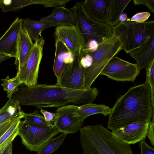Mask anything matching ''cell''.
Listing matches in <instances>:
<instances>
[{
	"label": "cell",
	"instance_id": "5b68a950",
	"mask_svg": "<svg viewBox=\"0 0 154 154\" xmlns=\"http://www.w3.org/2000/svg\"><path fill=\"white\" fill-rule=\"evenodd\" d=\"M122 49L121 44L113 35L106 41L99 44L96 51L87 53L92 56L93 62L91 66L84 69V84L86 89L91 88L110 60Z\"/></svg>",
	"mask_w": 154,
	"mask_h": 154
},
{
	"label": "cell",
	"instance_id": "d590c367",
	"mask_svg": "<svg viewBox=\"0 0 154 154\" xmlns=\"http://www.w3.org/2000/svg\"><path fill=\"white\" fill-rule=\"evenodd\" d=\"M133 2L135 5H142L146 6L154 13V0H134Z\"/></svg>",
	"mask_w": 154,
	"mask_h": 154
},
{
	"label": "cell",
	"instance_id": "74e56055",
	"mask_svg": "<svg viewBox=\"0 0 154 154\" xmlns=\"http://www.w3.org/2000/svg\"><path fill=\"white\" fill-rule=\"evenodd\" d=\"M13 142H11L0 149V154H13Z\"/></svg>",
	"mask_w": 154,
	"mask_h": 154
},
{
	"label": "cell",
	"instance_id": "f546056e",
	"mask_svg": "<svg viewBox=\"0 0 154 154\" xmlns=\"http://www.w3.org/2000/svg\"><path fill=\"white\" fill-rule=\"evenodd\" d=\"M70 0H37V4L42 5L45 8L55 7L65 5Z\"/></svg>",
	"mask_w": 154,
	"mask_h": 154
},
{
	"label": "cell",
	"instance_id": "603a6c76",
	"mask_svg": "<svg viewBox=\"0 0 154 154\" xmlns=\"http://www.w3.org/2000/svg\"><path fill=\"white\" fill-rule=\"evenodd\" d=\"M111 110V108L105 105L91 103L79 106L77 112L79 116L85 119L90 116L97 114H101L106 116L110 114Z\"/></svg>",
	"mask_w": 154,
	"mask_h": 154
},
{
	"label": "cell",
	"instance_id": "ac0fdd59",
	"mask_svg": "<svg viewBox=\"0 0 154 154\" xmlns=\"http://www.w3.org/2000/svg\"><path fill=\"white\" fill-rule=\"evenodd\" d=\"M112 0H86L84 8L88 15L94 20L106 23Z\"/></svg>",
	"mask_w": 154,
	"mask_h": 154
},
{
	"label": "cell",
	"instance_id": "3957f363",
	"mask_svg": "<svg viewBox=\"0 0 154 154\" xmlns=\"http://www.w3.org/2000/svg\"><path fill=\"white\" fill-rule=\"evenodd\" d=\"M80 130L83 154H134L130 144L114 137L102 125H87Z\"/></svg>",
	"mask_w": 154,
	"mask_h": 154
},
{
	"label": "cell",
	"instance_id": "8d00e7d4",
	"mask_svg": "<svg viewBox=\"0 0 154 154\" xmlns=\"http://www.w3.org/2000/svg\"><path fill=\"white\" fill-rule=\"evenodd\" d=\"M19 118L22 119L23 118L22 117H19L10 120L0 125V138L14 122Z\"/></svg>",
	"mask_w": 154,
	"mask_h": 154
},
{
	"label": "cell",
	"instance_id": "8992f818",
	"mask_svg": "<svg viewBox=\"0 0 154 154\" xmlns=\"http://www.w3.org/2000/svg\"><path fill=\"white\" fill-rule=\"evenodd\" d=\"M71 9L75 16L76 25L84 38L85 45L92 40L99 44L113 35L110 26L105 23L97 21L88 15L84 9L83 2H77Z\"/></svg>",
	"mask_w": 154,
	"mask_h": 154
},
{
	"label": "cell",
	"instance_id": "30bf717a",
	"mask_svg": "<svg viewBox=\"0 0 154 154\" xmlns=\"http://www.w3.org/2000/svg\"><path fill=\"white\" fill-rule=\"evenodd\" d=\"M54 35L55 39L63 44L74 57L80 55L85 42L77 25L57 27Z\"/></svg>",
	"mask_w": 154,
	"mask_h": 154
},
{
	"label": "cell",
	"instance_id": "4dcf8cb0",
	"mask_svg": "<svg viewBox=\"0 0 154 154\" xmlns=\"http://www.w3.org/2000/svg\"><path fill=\"white\" fill-rule=\"evenodd\" d=\"M40 112L43 115L46 121L52 127H55L56 120L58 116L57 114L45 111L41 109Z\"/></svg>",
	"mask_w": 154,
	"mask_h": 154
},
{
	"label": "cell",
	"instance_id": "9a60e30c",
	"mask_svg": "<svg viewBox=\"0 0 154 154\" xmlns=\"http://www.w3.org/2000/svg\"><path fill=\"white\" fill-rule=\"evenodd\" d=\"M34 44L26 31L22 29L18 36L17 56L15 62V64H18L17 75L21 80Z\"/></svg>",
	"mask_w": 154,
	"mask_h": 154
},
{
	"label": "cell",
	"instance_id": "836d02e7",
	"mask_svg": "<svg viewBox=\"0 0 154 154\" xmlns=\"http://www.w3.org/2000/svg\"><path fill=\"white\" fill-rule=\"evenodd\" d=\"M139 148L140 149L141 154H154V149L148 145L145 139L140 142Z\"/></svg>",
	"mask_w": 154,
	"mask_h": 154
},
{
	"label": "cell",
	"instance_id": "4316f807",
	"mask_svg": "<svg viewBox=\"0 0 154 154\" xmlns=\"http://www.w3.org/2000/svg\"><path fill=\"white\" fill-rule=\"evenodd\" d=\"M67 134L62 133L57 137L52 139L38 152L37 154H51L59 147Z\"/></svg>",
	"mask_w": 154,
	"mask_h": 154
},
{
	"label": "cell",
	"instance_id": "8fae6325",
	"mask_svg": "<svg viewBox=\"0 0 154 154\" xmlns=\"http://www.w3.org/2000/svg\"><path fill=\"white\" fill-rule=\"evenodd\" d=\"M45 42L44 38L41 36L34 43L21 79L22 83L26 86L29 87L37 84L39 67L43 56Z\"/></svg>",
	"mask_w": 154,
	"mask_h": 154
},
{
	"label": "cell",
	"instance_id": "9c48e42d",
	"mask_svg": "<svg viewBox=\"0 0 154 154\" xmlns=\"http://www.w3.org/2000/svg\"><path fill=\"white\" fill-rule=\"evenodd\" d=\"M78 106L68 104L58 107L56 110L55 113L58 116L55 126L60 132L75 134L81 128L84 119L78 115Z\"/></svg>",
	"mask_w": 154,
	"mask_h": 154
},
{
	"label": "cell",
	"instance_id": "52a82bcc",
	"mask_svg": "<svg viewBox=\"0 0 154 154\" xmlns=\"http://www.w3.org/2000/svg\"><path fill=\"white\" fill-rule=\"evenodd\" d=\"M60 132L55 127L37 125L25 120L20 121L18 135L29 150L38 152L48 142Z\"/></svg>",
	"mask_w": 154,
	"mask_h": 154
},
{
	"label": "cell",
	"instance_id": "e0dca14e",
	"mask_svg": "<svg viewBox=\"0 0 154 154\" xmlns=\"http://www.w3.org/2000/svg\"><path fill=\"white\" fill-rule=\"evenodd\" d=\"M128 54L136 60L140 71L145 69L154 59V34L139 47Z\"/></svg>",
	"mask_w": 154,
	"mask_h": 154
},
{
	"label": "cell",
	"instance_id": "e575fe53",
	"mask_svg": "<svg viewBox=\"0 0 154 154\" xmlns=\"http://www.w3.org/2000/svg\"><path fill=\"white\" fill-rule=\"evenodd\" d=\"M152 120L149 122L147 136L150 140L151 144L154 146V114L152 118Z\"/></svg>",
	"mask_w": 154,
	"mask_h": 154
},
{
	"label": "cell",
	"instance_id": "f35d334b",
	"mask_svg": "<svg viewBox=\"0 0 154 154\" xmlns=\"http://www.w3.org/2000/svg\"><path fill=\"white\" fill-rule=\"evenodd\" d=\"M128 19L127 14L122 13L120 16V22H124L126 21Z\"/></svg>",
	"mask_w": 154,
	"mask_h": 154
},
{
	"label": "cell",
	"instance_id": "cb8c5ba5",
	"mask_svg": "<svg viewBox=\"0 0 154 154\" xmlns=\"http://www.w3.org/2000/svg\"><path fill=\"white\" fill-rule=\"evenodd\" d=\"M1 80L2 82L1 86L3 87L4 91L6 92L9 99L12 98L19 86L23 84L20 78L17 75L12 78L7 76L5 79H2Z\"/></svg>",
	"mask_w": 154,
	"mask_h": 154
},
{
	"label": "cell",
	"instance_id": "ab89813d",
	"mask_svg": "<svg viewBox=\"0 0 154 154\" xmlns=\"http://www.w3.org/2000/svg\"><path fill=\"white\" fill-rule=\"evenodd\" d=\"M9 57L0 54V63L3 61H4Z\"/></svg>",
	"mask_w": 154,
	"mask_h": 154
},
{
	"label": "cell",
	"instance_id": "d6986e66",
	"mask_svg": "<svg viewBox=\"0 0 154 154\" xmlns=\"http://www.w3.org/2000/svg\"><path fill=\"white\" fill-rule=\"evenodd\" d=\"M55 47L53 69L58 79L66 66L72 63L75 57L65 45L59 40L55 39Z\"/></svg>",
	"mask_w": 154,
	"mask_h": 154
},
{
	"label": "cell",
	"instance_id": "1f68e13d",
	"mask_svg": "<svg viewBox=\"0 0 154 154\" xmlns=\"http://www.w3.org/2000/svg\"><path fill=\"white\" fill-rule=\"evenodd\" d=\"M150 15V13L148 12H139L134 14L131 18H128L126 21L143 23L149 18Z\"/></svg>",
	"mask_w": 154,
	"mask_h": 154
},
{
	"label": "cell",
	"instance_id": "60d3db41",
	"mask_svg": "<svg viewBox=\"0 0 154 154\" xmlns=\"http://www.w3.org/2000/svg\"><path fill=\"white\" fill-rule=\"evenodd\" d=\"M2 0H0V9L2 8Z\"/></svg>",
	"mask_w": 154,
	"mask_h": 154
},
{
	"label": "cell",
	"instance_id": "d6a6232c",
	"mask_svg": "<svg viewBox=\"0 0 154 154\" xmlns=\"http://www.w3.org/2000/svg\"><path fill=\"white\" fill-rule=\"evenodd\" d=\"M80 57V63L85 69L91 66L93 62V58L90 54L81 52Z\"/></svg>",
	"mask_w": 154,
	"mask_h": 154
},
{
	"label": "cell",
	"instance_id": "d4e9b609",
	"mask_svg": "<svg viewBox=\"0 0 154 154\" xmlns=\"http://www.w3.org/2000/svg\"><path fill=\"white\" fill-rule=\"evenodd\" d=\"M2 11L3 12L17 10L34 4V0H2Z\"/></svg>",
	"mask_w": 154,
	"mask_h": 154
},
{
	"label": "cell",
	"instance_id": "6da1fadb",
	"mask_svg": "<svg viewBox=\"0 0 154 154\" xmlns=\"http://www.w3.org/2000/svg\"><path fill=\"white\" fill-rule=\"evenodd\" d=\"M95 88L78 90L54 85L37 84L19 87L12 96L20 105L35 106L41 109L47 107H59L68 104L92 103L99 94Z\"/></svg>",
	"mask_w": 154,
	"mask_h": 154
},
{
	"label": "cell",
	"instance_id": "4fadbf2b",
	"mask_svg": "<svg viewBox=\"0 0 154 154\" xmlns=\"http://www.w3.org/2000/svg\"><path fill=\"white\" fill-rule=\"evenodd\" d=\"M23 19L16 18L0 38V54L16 58L18 38L22 29Z\"/></svg>",
	"mask_w": 154,
	"mask_h": 154
},
{
	"label": "cell",
	"instance_id": "f1b7e54d",
	"mask_svg": "<svg viewBox=\"0 0 154 154\" xmlns=\"http://www.w3.org/2000/svg\"><path fill=\"white\" fill-rule=\"evenodd\" d=\"M146 71V79L145 83L150 87L151 91V101L154 108V59L145 68Z\"/></svg>",
	"mask_w": 154,
	"mask_h": 154
},
{
	"label": "cell",
	"instance_id": "83f0119b",
	"mask_svg": "<svg viewBox=\"0 0 154 154\" xmlns=\"http://www.w3.org/2000/svg\"><path fill=\"white\" fill-rule=\"evenodd\" d=\"M23 118L27 122L37 125L52 127L46 121L44 116L40 114L37 110L32 113H25Z\"/></svg>",
	"mask_w": 154,
	"mask_h": 154
},
{
	"label": "cell",
	"instance_id": "2e32d148",
	"mask_svg": "<svg viewBox=\"0 0 154 154\" xmlns=\"http://www.w3.org/2000/svg\"><path fill=\"white\" fill-rule=\"evenodd\" d=\"M40 20L48 24L50 27L76 25L75 16L71 8H67L63 6L54 7L51 14L42 18Z\"/></svg>",
	"mask_w": 154,
	"mask_h": 154
},
{
	"label": "cell",
	"instance_id": "5bb4252c",
	"mask_svg": "<svg viewBox=\"0 0 154 154\" xmlns=\"http://www.w3.org/2000/svg\"><path fill=\"white\" fill-rule=\"evenodd\" d=\"M149 122L131 124L112 131L111 133L122 141L129 144H134L145 139Z\"/></svg>",
	"mask_w": 154,
	"mask_h": 154
},
{
	"label": "cell",
	"instance_id": "7402d4cb",
	"mask_svg": "<svg viewBox=\"0 0 154 154\" xmlns=\"http://www.w3.org/2000/svg\"><path fill=\"white\" fill-rule=\"evenodd\" d=\"M48 24L40 20L36 21L28 18L23 19L22 29L25 30L32 40L36 41L42 32L50 27Z\"/></svg>",
	"mask_w": 154,
	"mask_h": 154
},
{
	"label": "cell",
	"instance_id": "7c38bea8",
	"mask_svg": "<svg viewBox=\"0 0 154 154\" xmlns=\"http://www.w3.org/2000/svg\"><path fill=\"white\" fill-rule=\"evenodd\" d=\"M80 56L75 57L73 61L67 65L57 79L56 84L68 88L86 89L84 84V68L80 63Z\"/></svg>",
	"mask_w": 154,
	"mask_h": 154
},
{
	"label": "cell",
	"instance_id": "7a4b0ae2",
	"mask_svg": "<svg viewBox=\"0 0 154 154\" xmlns=\"http://www.w3.org/2000/svg\"><path fill=\"white\" fill-rule=\"evenodd\" d=\"M149 86L145 82L131 87L111 108L107 129L113 131L133 123L149 122L154 114Z\"/></svg>",
	"mask_w": 154,
	"mask_h": 154
},
{
	"label": "cell",
	"instance_id": "44dd1931",
	"mask_svg": "<svg viewBox=\"0 0 154 154\" xmlns=\"http://www.w3.org/2000/svg\"><path fill=\"white\" fill-rule=\"evenodd\" d=\"M131 0H112L106 23L111 27L117 25L124 10Z\"/></svg>",
	"mask_w": 154,
	"mask_h": 154
},
{
	"label": "cell",
	"instance_id": "484cf974",
	"mask_svg": "<svg viewBox=\"0 0 154 154\" xmlns=\"http://www.w3.org/2000/svg\"><path fill=\"white\" fill-rule=\"evenodd\" d=\"M21 118L15 121L0 138V149L11 142L18 135L19 124Z\"/></svg>",
	"mask_w": 154,
	"mask_h": 154
},
{
	"label": "cell",
	"instance_id": "ffe728a7",
	"mask_svg": "<svg viewBox=\"0 0 154 154\" xmlns=\"http://www.w3.org/2000/svg\"><path fill=\"white\" fill-rule=\"evenodd\" d=\"M20 105L13 99H9L0 109V125L10 120L19 117L23 118L25 113Z\"/></svg>",
	"mask_w": 154,
	"mask_h": 154
},
{
	"label": "cell",
	"instance_id": "ba28073f",
	"mask_svg": "<svg viewBox=\"0 0 154 154\" xmlns=\"http://www.w3.org/2000/svg\"><path fill=\"white\" fill-rule=\"evenodd\" d=\"M140 73L137 64L133 63L116 56H113L101 72L112 80L134 82Z\"/></svg>",
	"mask_w": 154,
	"mask_h": 154
},
{
	"label": "cell",
	"instance_id": "277c9868",
	"mask_svg": "<svg viewBox=\"0 0 154 154\" xmlns=\"http://www.w3.org/2000/svg\"><path fill=\"white\" fill-rule=\"evenodd\" d=\"M113 35L118 40L125 52L139 47L154 34V21L140 23L126 21L112 27Z\"/></svg>",
	"mask_w": 154,
	"mask_h": 154
}]
</instances>
